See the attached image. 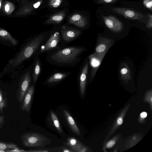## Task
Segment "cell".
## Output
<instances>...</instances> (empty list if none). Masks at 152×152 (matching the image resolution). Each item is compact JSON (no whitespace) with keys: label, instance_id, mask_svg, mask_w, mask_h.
Instances as JSON below:
<instances>
[{"label":"cell","instance_id":"1","mask_svg":"<svg viewBox=\"0 0 152 152\" xmlns=\"http://www.w3.org/2000/svg\"><path fill=\"white\" fill-rule=\"evenodd\" d=\"M44 37L39 36L28 42L14 58L10 60L9 63L13 66L20 64L30 57L37 50L42 42Z\"/></svg>","mask_w":152,"mask_h":152},{"label":"cell","instance_id":"2","mask_svg":"<svg viewBox=\"0 0 152 152\" xmlns=\"http://www.w3.org/2000/svg\"><path fill=\"white\" fill-rule=\"evenodd\" d=\"M83 51V48H82L69 47L54 53L51 55V58L58 63H71L76 60L77 57Z\"/></svg>","mask_w":152,"mask_h":152},{"label":"cell","instance_id":"3","mask_svg":"<svg viewBox=\"0 0 152 152\" xmlns=\"http://www.w3.org/2000/svg\"><path fill=\"white\" fill-rule=\"evenodd\" d=\"M20 137L23 145L28 147L45 146L52 142L46 136L38 133H25L22 134Z\"/></svg>","mask_w":152,"mask_h":152},{"label":"cell","instance_id":"4","mask_svg":"<svg viewBox=\"0 0 152 152\" xmlns=\"http://www.w3.org/2000/svg\"><path fill=\"white\" fill-rule=\"evenodd\" d=\"M111 10L126 18L137 20L141 21H142V20L145 17V15L140 12L131 9L116 7L112 8Z\"/></svg>","mask_w":152,"mask_h":152},{"label":"cell","instance_id":"5","mask_svg":"<svg viewBox=\"0 0 152 152\" xmlns=\"http://www.w3.org/2000/svg\"><path fill=\"white\" fill-rule=\"evenodd\" d=\"M102 17L105 25L112 31L115 32L119 33L123 30V24L114 16L102 15Z\"/></svg>","mask_w":152,"mask_h":152},{"label":"cell","instance_id":"6","mask_svg":"<svg viewBox=\"0 0 152 152\" xmlns=\"http://www.w3.org/2000/svg\"><path fill=\"white\" fill-rule=\"evenodd\" d=\"M107 51L102 53H97L94 52L89 56L91 66V77L93 79L99 66L101 63Z\"/></svg>","mask_w":152,"mask_h":152},{"label":"cell","instance_id":"7","mask_svg":"<svg viewBox=\"0 0 152 152\" xmlns=\"http://www.w3.org/2000/svg\"><path fill=\"white\" fill-rule=\"evenodd\" d=\"M113 40L106 37H99L98 38L95 49V53H101L107 51L113 45Z\"/></svg>","mask_w":152,"mask_h":152},{"label":"cell","instance_id":"8","mask_svg":"<svg viewBox=\"0 0 152 152\" xmlns=\"http://www.w3.org/2000/svg\"><path fill=\"white\" fill-rule=\"evenodd\" d=\"M31 78L29 72H27L23 77L20 83L18 94V102H21L27 91L31 81Z\"/></svg>","mask_w":152,"mask_h":152},{"label":"cell","instance_id":"9","mask_svg":"<svg viewBox=\"0 0 152 152\" xmlns=\"http://www.w3.org/2000/svg\"><path fill=\"white\" fill-rule=\"evenodd\" d=\"M34 91V87L31 85L28 88L21 102L20 108L23 111L30 112Z\"/></svg>","mask_w":152,"mask_h":152},{"label":"cell","instance_id":"10","mask_svg":"<svg viewBox=\"0 0 152 152\" xmlns=\"http://www.w3.org/2000/svg\"><path fill=\"white\" fill-rule=\"evenodd\" d=\"M66 144L73 152H85L88 151L87 148L75 137H70L67 138Z\"/></svg>","mask_w":152,"mask_h":152},{"label":"cell","instance_id":"11","mask_svg":"<svg viewBox=\"0 0 152 152\" xmlns=\"http://www.w3.org/2000/svg\"><path fill=\"white\" fill-rule=\"evenodd\" d=\"M60 41L59 33L56 32L53 34L44 45L41 48V51H47L54 48L58 45Z\"/></svg>","mask_w":152,"mask_h":152},{"label":"cell","instance_id":"12","mask_svg":"<svg viewBox=\"0 0 152 152\" xmlns=\"http://www.w3.org/2000/svg\"><path fill=\"white\" fill-rule=\"evenodd\" d=\"M63 113L65 119L72 131L76 134L80 135V130L72 117L66 110H63Z\"/></svg>","mask_w":152,"mask_h":152},{"label":"cell","instance_id":"13","mask_svg":"<svg viewBox=\"0 0 152 152\" xmlns=\"http://www.w3.org/2000/svg\"><path fill=\"white\" fill-rule=\"evenodd\" d=\"M129 107V105H127L122 110L119 115V116L117 118L112 128L110 130L109 133L107 135V136L110 137L112 135L119 126L122 124L123 122V118L128 110Z\"/></svg>","mask_w":152,"mask_h":152},{"label":"cell","instance_id":"14","mask_svg":"<svg viewBox=\"0 0 152 152\" xmlns=\"http://www.w3.org/2000/svg\"><path fill=\"white\" fill-rule=\"evenodd\" d=\"M88 66V63H87L84 66L80 76V88L82 95H84L85 92Z\"/></svg>","mask_w":152,"mask_h":152},{"label":"cell","instance_id":"15","mask_svg":"<svg viewBox=\"0 0 152 152\" xmlns=\"http://www.w3.org/2000/svg\"><path fill=\"white\" fill-rule=\"evenodd\" d=\"M120 69V77L126 83L132 79L131 72L127 64L123 63L121 65Z\"/></svg>","mask_w":152,"mask_h":152},{"label":"cell","instance_id":"16","mask_svg":"<svg viewBox=\"0 0 152 152\" xmlns=\"http://www.w3.org/2000/svg\"><path fill=\"white\" fill-rule=\"evenodd\" d=\"M80 34L78 31L74 30H67L62 31V37L63 39L66 42H71L76 39Z\"/></svg>","mask_w":152,"mask_h":152},{"label":"cell","instance_id":"17","mask_svg":"<svg viewBox=\"0 0 152 152\" xmlns=\"http://www.w3.org/2000/svg\"><path fill=\"white\" fill-rule=\"evenodd\" d=\"M0 38L4 40L9 41L14 45L18 44L17 40L7 30L0 28Z\"/></svg>","mask_w":152,"mask_h":152},{"label":"cell","instance_id":"18","mask_svg":"<svg viewBox=\"0 0 152 152\" xmlns=\"http://www.w3.org/2000/svg\"><path fill=\"white\" fill-rule=\"evenodd\" d=\"M15 8V5L11 1H7L3 4V11L7 15H10L14 10Z\"/></svg>","mask_w":152,"mask_h":152},{"label":"cell","instance_id":"19","mask_svg":"<svg viewBox=\"0 0 152 152\" xmlns=\"http://www.w3.org/2000/svg\"><path fill=\"white\" fill-rule=\"evenodd\" d=\"M7 97L0 88V112L2 114L4 113V109L7 107Z\"/></svg>","mask_w":152,"mask_h":152},{"label":"cell","instance_id":"20","mask_svg":"<svg viewBox=\"0 0 152 152\" xmlns=\"http://www.w3.org/2000/svg\"><path fill=\"white\" fill-rule=\"evenodd\" d=\"M66 74L57 73L54 74L51 76L48 80L49 83H52L58 82L64 78L66 76Z\"/></svg>","mask_w":152,"mask_h":152},{"label":"cell","instance_id":"21","mask_svg":"<svg viewBox=\"0 0 152 152\" xmlns=\"http://www.w3.org/2000/svg\"><path fill=\"white\" fill-rule=\"evenodd\" d=\"M18 145L12 143H9L0 141V150L7 151L12 149L18 147Z\"/></svg>","mask_w":152,"mask_h":152},{"label":"cell","instance_id":"22","mask_svg":"<svg viewBox=\"0 0 152 152\" xmlns=\"http://www.w3.org/2000/svg\"><path fill=\"white\" fill-rule=\"evenodd\" d=\"M50 115L55 127L60 133H62V130L57 116L52 111L50 112Z\"/></svg>","mask_w":152,"mask_h":152},{"label":"cell","instance_id":"23","mask_svg":"<svg viewBox=\"0 0 152 152\" xmlns=\"http://www.w3.org/2000/svg\"><path fill=\"white\" fill-rule=\"evenodd\" d=\"M40 71V66L39 61L37 60L33 74V80L34 82H36L37 79Z\"/></svg>","mask_w":152,"mask_h":152},{"label":"cell","instance_id":"24","mask_svg":"<svg viewBox=\"0 0 152 152\" xmlns=\"http://www.w3.org/2000/svg\"><path fill=\"white\" fill-rule=\"evenodd\" d=\"M143 3L146 8L152 11V0H144Z\"/></svg>","mask_w":152,"mask_h":152},{"label":"cell","instance_id":"25","mask_svg":"<svg viewBox=\"0 0 152 152\" xmlns=\"http://www.w3.org/2000/svg\"><path fill=\"white\" fill-rule=\"evenodd\" d=\"M148 19L146 24V27L148 28L151 29L152 27V16L151 14L148 13Z\"/></svg>","mask_w":152,"mask_h":152},{"label":"cell","instance_id":"26","mask_svg":"<svg viewBox=\"0 0 152 152\" xmlns=\"http://www.w3.org/2000/svg\"><path fill=\"white\" fill-rule=\"evenodd\" d=\"M145 100L149 102L150 103L151 107L152 104V91H149L146 93V96L145 98Z\"/></svg>","mask_w":152,"mask_h":152},{"label":"cell","instance_id":"27","mask_svg":"<svg viewBox=\"0 0 152 152\" xmlns=\"http://www.w3.org/2000/svg\"><path fill=\"white\" fill-rule=\"evenodd\" d=\"M61 1L62 0H51L50 4L52 7H57L60 5Z\"/></svg>","mask_w":152,"mask_h":152},{"label":"cell","instance_id":"28","mask_svg":"<svg viewBox=\"0 0 152 152\" xmlns=\"http://www.w3.org/2000/svg\"><path fill=\"white\" fill-rule=\"evenodd\" d=\"M116 138L109 141L106 145V148H108L112 147L115 144L116 142Z\"/></svg>","mask_w":152,"mask_h":152},{"label":"cell","instance_id":"29","mask_svg":"<svg viewBox=\"0 0 152 152\" xmlns=\"http://www.w3.org/2000/svg\"><path fill=\"white\" fill-rule=\"evenodd\" d=\"M117 0H96L98 4L112 3L115 2Z\"/></svg>","mask_w":152,"mask_h":152},{"label":"cell","instance_id":"30","mask_svg":"<svg viewBox=\"0 0 152 152\" xmlns=\"http://www.w3.org/2000/svg\"><path fill=\"white\" fill-rule=\"evenodd\" d=\"M7 152H26L27 151L24 150L23 149H20L18 148H15L8 150L7 151Z\"/></svg>","mask_w":152,"mask_h":152},{"label":"cell","instance_id":"31","mask_svg":"<svg viewBox=\"0 0 152 152\" xmlns=\"http://www.w3.org/2000/svg\"><path fill=\"white\" fill-rule=\"evenodd\" d=\"M5 122L4 117V115H0V129H1Z\"/></svg>","mask_w":152,"mask_h":152},{"label":"cell","instance_id":"32","mask_svg":"<svg viewBox=\"0 0 152 152\" xmlns=\"http://www.w3.org/2000/svg\"><path fill=\"white\" fill-rule=\"evenodd\" d=\"M63 19V17L60 15H55L52 17V19L53 20L56 21H60L62 20Z\"/></svg>","mask_w":152,"mask_h":152},{"label":"cell","instance_id":"33","mask_svg":"<svg viewBox=\"0 0 152 152\" xmlns=\"http://www.w3.org/2000/svg\"><path fill=\"white\" fill-rule=\"evenodd\" d=\"M81 16L79 15H73L71 18V20L73 21H75L80 19Z\"/></svg>","mask_w":152,"mask_h":152},{"label":"cell","instance_id":"34","mask_svg":"<svg viewBox=\"0 0 152 152\" xmlns=\"http://www.w3.org/2000/svg\"><path fill=\"white\" fill-rule=\"evenodd\" d=\"M147 115V113L145 112H143L141 113L140 115V116L142 119H143L144 118H145Z\"/></svg>","mask_w":152,"mask_h":152},{"label":"cell","instance_id":"35","mask_svg":"<svg viewBox=\"0 0 152 152\" xmlns=\"http://www.w3.org/2000/svg\"><path fill=\"white\" fill-rule=\"evenodd\" d=\"M61 151L63 152H73L71 149L67 148H62Z\"/></svg>","mask_w":152,"mask_h":152},{"label":"cell","instance_id":"36","mask_svg":"<svg viewBox=\"0 0 152 152\" xmlns=\"http://www.w3.org/2000/svg\"><path fill=\"white\" fill-rule=\"evenodd\" d=\"M40 2L39 1L37 3L34 4L33 5V6L35 8H38L39 6L40 5Z\"/></svg>","mask_w":152,"mask_h":152},{"label":"cell","instance_id":"37","mask_svg":"<svg viewBox=\"0 0 152 152\" xmlns=\"http://www.w3.org/2000/svg\"><path fill=\"white\" fill-rule=\"evenodd\" d=\"M3 0H0V10L2 7Z\"/></svg>","mask_w":152,"mask_h":152},{"label":"cell","instance_id":"38","mask_svg":"<svg viewBox=\"0 0 152 152\" xmlns=\"http://www.w3.org/2000/svg\"><path fill=\"white\" fill-rule=\"evenodd\" d=\"M6 151L4 150H0V152H6Z\"/></svg>","mask_w":152,"mask_h":152},{"label":"cell","instance_id":"39","mask_svg":"<svg viewBox=\"0 0 152 152\" xmlns=\"http://www.w3.org/2000/svg\"><path fill=\"white\" fill-rule=\"evenodd\" d=\"M16 1H23L26 0H15Z\"/></svg>","mask_w":152,"mask_h":152}]
</instances>
